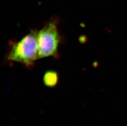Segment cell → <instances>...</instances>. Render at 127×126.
<instances>
[{
    "mask_svg": "<svg viewBox=\"0 0 127 126\" xmlns=\"http://www.w3.org/2000/svg\"><path fill=\"white\" fill-rule=\"evenodd\" d=\"M38 31L32 30L19 42L11 46L7 59L9 61L21 63L26 66H33L37 60Z\"/></svg>",
    "mask_w": 127,
    "mask_h": 126,
    "instance_id": "cell-1",
    "label": "cell"
},
{
    "mask_svg": "<svg viewBox=\"0 0 127 126\" xmlns=\"http://www.w3.org/2000/svg\"><path fill=\"white\" fill-rule=\"evenodd\" d=\"M61 38L57 21L53 20L47 23L38 32L37 59L57 57Z\"/></svg>",
    "mask_w": 127,
    "mask_h": 126,
    "instance_id": "cell-2",
    "label": "cell"
},
{
    "mask_svg": "<svg viewBox=\"0 0 127 126\" xmlns=\"http://www.w3.org/2000/svg\"><path fill=\"white\" fill-rule=\"evenodd\" d=\"M59 80V74L54 70H48L43 76V83L47 87H55L58 83Z\"/></svg>",
    "mask_w": 127,
    "mask_h": 126,
    "instance_id": "cell-3",
    "label": "cell"
}]
</instances>
